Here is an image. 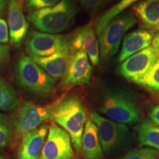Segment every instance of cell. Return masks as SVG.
<instances>
[{
  "label": "cell",
  "mask_w": 159,
  "mask_h": 159,
  "mask_svg": "<svg viewBox=\"0 0 159 159\" xmlns=\"http://www.w3.org/2000/svg\"><path fill=\"white\" fill-rule=\"evenodd\" d=\"M77 12L75 0H61L52 7L33 11L27 19L42 33L56 34L68 28Z\"/></svg>",
  "instance_id": "1"
},
{
  "label": "cell",
  "mask_w": 159,
  "mask_h": 159,
  "mask_svg": "<svg viewBox=\"0 0 159 159\" xmlns=\"http://www.w3.org/2000/svg\"><path fill=\"white\" fill-rule=\"evenodd\" d=\"M52 118L57 125L68 133L76 152H80L81 139L86 122V114L81 99L76 96L63 98Z\"/></svg>",
  "instance_id": "2"
},
{
  "label": "cell",
  "mask_w": 159,
  "mask_h": 159,
  "mask_svg": "<svg viewBox=\"0 0 159 159\" xmlns=\"http://www.w3.org/2000/svg\"><path fill=\"white\" fill-rule=\"evenodd\" d=\"M99 111L111 120L124 125H133L140 120V110L136 101L126 91L108 89L102 95Z\"/></svg>",
  "instance_id": "3"
},
{
  "label": "cell",
  "mask_w": 159,
  "mask_h": 159,
  "mask_svg": "<svg viewBox=\"0 0 159 159\" xmlns=\"http://www.w3.org/2000/svg\"><path fill=\"white\" fill-rule=\"evenodd\" d=\"M18 83L23 89L37 96H47L55 88L56 80L47 74L31 57L21 56L17 62Z\"/></svg>",
  "instance_id": "4"
},
{
  "label": "cell",
  "mask_w": 159,
  "mask_h": 159,
  "mask_svg": "<svg viewBox=\"0 0 159 159\" xmlns=\"http://www.w3.org/2000/svg\"><path fill=\"white\" fill-rule=\"evenodd\" d=\"M136 22V18L131 11L123 12L111 20L98 35L101 61H108L116 54L125 33Z\"/></svg>",
  "instance_id": "5"
},
{
  "label": "cell",
  "mask_w": 159,
  "mask_h": 159,
  "mask_svg": "<svg viewBox=\"0 0 159 159\" xmlns=\"http://www.w3.org/2000/svg\"><path fill=\"white\" fill-rule=\"evenodd\" d=\"M63 99V96L46 105L35 104L30 101L25 102L16 115L13 122L16 132L22 136L52 118L57 107Z\"/></svg>",
  "instance_id": "6"
},
{
  "label": "cell",
  "mask_w": 159,
  "mask_h": 159,
  "mask_svg": "<svg viewBox=\"0 0 159 159\" xmlns=\"http://www.w3.org/2000/svg\"><path fill=\"white\" fill-rule=\"evenodd\" d=\"M89 117L97 126L99 142L105 152H111L128 138L130 132L124 124L106 119L92 111Z\"/></svg>",
  "instance_id": "7"
},
{
  "label": "cell",
  "mask_w": 159,
  "mask_h": 159,
  "mask_svg": "<svg viewBox=\"0 0 159 159\" xmlns=\"http://www.w3.org/2000/svg\"><path fill=\"white\" fill-rule=\"evenodd\" d=\"M74 156L68 133L56 123H52L39 159H72Z\"/></svg>",
  "instance_id": "8"
},
{
  "label": "cell",
  "mask_w": 159,
  "mask_h": 159,
  "mask_svg": "<svg viewBox=\"0 0 159 159\" xmlns=\"http://www.w3.org/2000/svg\"><path fill=\"white\" fill-rule=\"evenodd\" d=\"M158 58L153 47L150 46L125 60L117 68V72L120 76L135 83L152 69Z\"/></svg>",
  "instance_id": "9"
},
{
  "label": "cell",
  "mask_w": 159,
  "mask_h": 159,
  "mask_svg": "<svg viewBox=\"0 0 159 159\" xmlns=\"http://www.w3.org/2000/svg\"><path fill=\"white\" fill-rule=\"evenodd\" d=\"M67 39L66 35L31 31L25 41L26 51L31 57L50 56L62 47Z\"/></svg>",
  "instance_id": "10"
},
{
  "label": "cell",
  "mask_w": 159,
  "mask_h": 159,
  "mask_svg": "<svg viewBox=\"0 0 159 159\" xmlns=\"http://www.w3.org/2000/svg\"><path fill=\"white\" fill-rule=\"evenodd\" d=\"M92 72L88 55L84 52L73 54L70 63L58 85L60 89H66L79 85L89 84Z\"/></svg>",
  "instance_id": "11"
},
{
  "label": "cell",
  "mask_w": 159,
  "mask_h": 159,
  "mask_svg": "<svg viewBox=\"0 0 159 159\" xmlns=\"http://www.w3.org/2000/svg\"><path fill=\"white\" fill-rule=\"evenodd\" d=\"M69 44L72 54L78 52H84L93 65L98 64L99 61V41L91 24L77 29L70 37L69 36Z\"/></svg>",
  "instance_id": "12"
},
{
  "label": "cell",
  "mask_w": 159,
  "mask_h": 159,
  "mask_svg": "<svg viewBox=\"0 0 159 159\" xmlns=\"http://www.w3.org/2000/svg\"><path fill=\"white\" fill-rule=\"evenodd\" d=\"M73 54L71 53L68 39L62 47L54 54L46 57H31L35 63L41 66L46 72L57 80L64 76Z\"/></svg>",
  "instance_id": "13"
},
{
  "label": "cell",
  "mask_w": 159,
  "mask_h": 159,
  "mask_svg": "<svg viewBox=\"0 0 159 159\" xmlns=\"http://www.w3.org/2000/svg\"><path fill=\"white\" fill-rule=\"evenodd\" d=\"M154 37V31L139 28L125 35L117 61L121 63L131 55L150 47Z\"/></svg>",
  "instance_id": "14"
},
{
  "label": "cell",
  "mask_w": 159,
  "mask_h": 159,
  "mask_svg": "<svg viewBox=\"0 0 159 159\" xmlns=\"http://www.w3.org/2000/svg\"><path fill=\"white\" fill-rule=\"evenodd\" d=\"M48 130L49 127L47 125H41L23 134L19 150V159H39Z\"/></svg>",
  "instance_id": "15"
},
{
  "label": "cell",
  "mask_w": 159,
  "mask_h": 159,
  "mask_svg": "<svg viewBox=\"0 0 159 159\" xmlns=\"http://www.w3.org/2000/svg\"><path fill=\"white\" fill-rule=\"evenodd\" d=\"M7 26L11 43L16 47H19L27 35L29 24L24 16L21 4L18 0L9 2Z\"/></svg>",
  "instance_id": "16"
},
{
  "label": "cell",
  "mask_w": 159,
  "mask_h": 159,
  "mask_svg": "<svg viewBox=\"0 0 159 159\" xmlns=\"http://www.w3.org/2000/svg\"><path fill=\"white\" fill-rule=\"evenodd\" d=\"M132 10L143 28L157 30L159 26V0H140L133 5Z\"/></svg>",
  "instance_id": "17"
},
{
  "label": "cell",
  "mask_w": 159,
  "mask_h": 159,
  "mask_svg": "<svg viewBox=\"0 0 159 159\" xmlns=\"http://www.w3.org/2000/svg\"><path fill=\"white\" fill-rule=\"evenodd\" d=\"M85 159H103L97 126L89 117L85 122L81 139V150Z\"/></svg>",
  "instance_id": "18"
},
{
  "label": "cell",
  "mask_w": 159,
  "mask_h": 159,
  "mask_svg": "<svg viewBox=\"0 0 159 159\" xmlns=\"http://www.w3.org/2000/svg\"><path fill=\"white\" fill-rule=\"evenodd\" d=\"M139 144L159 152V125L152 121L144 120L136 128Z\"/></svg>",
  "instance_id": "19"
},
{
  "label": "cell",
  "mask_w": 159,
  "mask_h": 159,
  "mask_svg": "<svg viewBox=\"0 0 159 159\" xmlns=\"http://www.w3.org/2000/svg\"><path fill=\"white\" fill-rule=\"evenodd\" d=\"M140 0H119L118 2L108 8L97 18L95 21V31L97 35L102 33L108 23L115 17L125 12L128 7L138 2Z\"/></svg>",
  "instance_id": "20"
},
{
  "label": "cell",
  "mask_w": 159,
  "mask_h": 159,
  "mask_svg": "<svg viewBox=\"0 0 159 159\" xmlns=\"http://www.w3.org/2000/svg\"><path fill=\"white\" fill-rule=\"evenodd\" d=\"M19 104V95L8 83L0 78V111H12Z\"/></svg>",
  "instance_id": "21"
},
{
  "label": "cell",
  "mask_w": 159,
  "mask_h": 159,
  "mask_svg": "<svg viewBox=\"0 0 159 159\" xmlns=\"http://www.w3.org/2000/svg\"><path fill=\"white\" fill-rule=\"evenodd\" d=\"M136 84L152 91H159V58L152 69L142 78L137 80Z\"/></svg>",
  "instance_id": "22"
},
{
  "label": "cell",
  "mask_w": 159,
  "mask_h": 159,
  "mask_svg": "<svg viewBox=\"0 0 159 159\" xmlns=\"http://www.w3.org/2000/svg\"><path fill=\"white\" fill-rule=\"evenodd\" d=\"M159 152L150 148L134 149L129 151L120 159H158Z\"/></svg>",
  "instance_id": "23"
},
{
  "label": "cell",
  "mask_w": 159,
  "mask_h": 159,
  "mask_svg": "<svg viewBox=\"0 0 159 159\" xmlns=\"http://www.w3.org/2000/svg\"><path fill=\"white\" fill-rule=\"evenodd\" d=\"M80 3L86 13L94 16L108 4V0H80Z\"/></svg>",
  "instance_id": "24"
},
{
  "label": "cell",
  "mask_w": 159,
  "mask_h": 159,
  "mask_svg": "<svg viewBox=\"0 0 159 159\" xmlns=\"http://www.w3.org/2000/svg\"><path fill=\"white\" fill-rule=\"evenodd\" d=\"M11 140V129L6 122L5 116L0 114V149L5 148Z\"/></svg>",
  "instance_id": "25"
},
{
  "label": "cell",
  "mask_w": 159,
  "mask_h": 159,
  "mask_svg": "<svg viewBox=\"0 0 159 159\" xmlns=\"http://www.w3.org/2000/svg\"><path fill=\"white\" fill-rule=\"evenodd\" d=\"M61 0H26L27 7L30 10L38 11L46 7H52Z\"/></svg>",
  "instance_id": "26"
},
{
  "label": "cell",
  "mask_w": 159,
  "mask_h": 159,
  "mask_svg": "<svg viewBox=\"0 0 159 159\" xmlns=\"http://www.w3.org/2000/svg\"><path fill=\"white\" fill-rule=\"evenodd\" d=\"M9 40V30L7 21L0 18V43H7Z\"/></svg>",
  "instance_id": "27"
},
{
  "label": "cell",
  "mask_w": 159,
  "mask_h": 159,
  "mask_svg": "<svg viewBox=\"0 0 159 159\" xmlns=\"http://www.w3.org/2000/svg\"><path fill=\"white\" fill-rule=\"evenodd\" d=\"M10 57V48L8 46L0 43V66L8 61Z\"/></svg>",
  "instance_id": "28"
},
{
  "label": "cell",
  "mask_w": 159,
  "mask_h": 159,
  "mask_svg": "<svg viewBox=\"0 0 159 159\" xmlns=\"http://www.w3.org/2000/svg\"><path fill=\"white\" fill-rule=\"evenodd\" d=\"M150 118L152 122L157 125H159V105L151 109Z\"/></svg>",
  "instance_id": "29"
},
{
  "label": "cell",
  "mask_w": 159,
  "mask_h": 159,
  "mask_svg": "<svg viewBox=\"0 0 159 159\" xmlns=\"http://www.w3.org/2000/svg\"><path fill=\"white\" fill-rule=\"evenodd\" d=\"M152 47H153L157 56L158 57H159V30L157 32L156 35H154L153 39H152Z\"/></svg>",
  "instance_id": "30"
},
{
  "label": "cell",
  "mask_w": 159,
  "mask_h": 159,
  "mask_svg": "<svg viewBox=\"0 0 159 159\" xmlns=\"http://www.w3.org/2000/svg\"><path fill=\"white\" fill-rule=\"evenodd\" d=\"M7 4H8V0H0V16L4 13Z\"/></svg>",
  "instance_id": "31"
},
{
  "label": "cell",
  "mask_w": 159,
  "mask_h": 159,
  "mask_svg": "<svg viewBox=\"0 0 159 159\" xmlns=\"http://www.w3.org/2000/svg\"><path fill=\"white\" fill-rule=\"evenodd\" d=\"M0 159H7V158H6V157L3 156L2 155H0Z\"/></svg>",
  "instance_id": "32"
},
{
  "label": "cell",
  "mask_w": 159,
  "mask_h": 159,
  "mask_svg": "<svg viewBox=\"0 0 159 159\" xmlns=\"http://www.w3.org/2000/svg\"><path fill=\"white\" fill-rule=\"evenodd\" d=\"M114 1H116V0H108V3L112 2H114Z\"/></svg>",
  "instance_id": "33"
},
{
  "label": "cell",
  "mask_w": 159,
  "mask_h": 159,
  "mask_svg": "<svg viewBox=\"0 0 159 159\" xmlns=\"http://www.w3.org/2000/svg\"><path fill=\"white\" fill-rule=\"evenodd\" d=\"M157 30H158V31L159 30V26L158 27V28H157Z\"/></svg>",
  "instance_id": "34"
}]
</instances>
